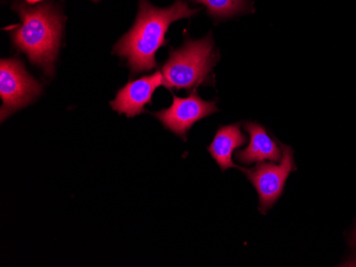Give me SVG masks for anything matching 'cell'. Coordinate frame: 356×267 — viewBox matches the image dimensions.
<instances>
[{
    "instance_id": "obj_6",
    "label": "cell",
    "mask_w": 356,
    "mask_h": 267,
    "mask_svg": "<svg viewBox=\"0 0 356 267\" xmlns=\"http://www.w3.org/2000/svg\"><path fill=\"white\" fill-rule=\"evenodd\" d=\"M218 111L219 109L215 101H203L194 89L193 93L186 98L173 95L171 107L153 113V115L165 129L186 141L187 133L194 123Z\"/></svg>"
},
{
    "instance_id": "obj_3",
    "label": "cell",
    "mask_w": 356,
    "mask_h": 267,
    "mask_svg": "<svg viewBox=\"0 0 356 267\" xmlns=\"http://www.w3.org/2000/svg\"><path fill=\"white\" fill-rule=\"evenodd\" d=\"M219 58L211 35L197 41L187 37L181 49H172L163 67V87L190 91L211 85L210 74Z\"/></svg>"
},
{
    "instance_id": "obj_8",
    "label": "cell",
    "mask_w": 356,
    "mask_h": 267,
    "mask_svg": "<svg viewBox=\"0 0 356 267\" xmlns=\"http://www.w3.org/2000/svg\"><path fill=\"white\" fill-rule=\"evenodd\" d=\"M245 129L249 132L250 143L247 148L238 151L236 155V159L240 163L252 165L265 161L279 162L281 160L283 153L279 144L269 137L264 126L248 121L245 123Z\"/></svg>"
},
{
    "instance_id": "obj_11",
    "label": "cell",
    "mask_w": 356,
    "mask_h": 267,
    "mask_svg": "<svg viewBox=\"0 0 356 267\" xmlns=\"http://www.w3.org/2000/svg\"><path fill=\"white\" fill-rule=\"evenodd\" d=\"M350 246L356 248V229L352 233L351 239H350Z\"/></svg>"
},
{
    "instance_id": "obj_5",
    "label": "cell",
    "mask_w": 356,
    "mask_h": 267,
    "mask_svg": "<svg viewBox=\"0 0 356 267\" xmlns=\"http://www.w3.org/2000/svg\"><path fill=\"white\" fill-rule=\"evenodd\" d=\"M42 92V85L26 71L19 59H3L0 62V96L1 121L12 113L35 101Z\"/></svg>"
},
{
    "instance_id": "obj_9",
    "label": "cell",
    "mask_w": 356,
    "mask_h": 267,
    "mask_svg": "<svg viewBox=\"0 0 356 267\" xmlns=\"http://www.w3.org/2000/svg\"><path fill=\"white\" fill-rule=\"evenodd\" d=\"M245 143L247 137L242 133L240 123H234L221 126L207 149L222 171L229 169H240V167L233 162V153Z\"/></svg>"
},
{
    "instance_id": "obj_13",
    "label": "cell",
    "mask_w": 356,
    "mask_h": 267,
    "mask_svg": "<svg viewBox=\"0 0 356 267\" xmlns=\"http://www.w3.org/2000/svg\"><path fill=\"white\" fill-rule=\"evenodd\" d=\"M93 1H95V3H97V1H99V0H93Z\"/></svg>"
},
{
    "instance_id": "obj_12",
    "label": "cell",
    "mask_w": 356,
    "mask_h": 267,
    "mask_svg": "<svg viewBox=\"0 0 356 267\" xmlns=\"http://www.w3.org/2000/svg\"><path fill=\"white\" fill-rule=\"evenodd\" d=\"M28 3H30V5H33V3H40V1H43V0H26Z\"/></svg>"
},
{
    "instance_id": "obj_7",
    "label": "cell",
    "mask_w": 356,
    "mask_h": 267,
    "mask_svg": "<svg viewBox=\"0 0 356 267\" xmlns=\"http://www.w3.org/2000/svg\"><path fill=\"white\" fill-rule=\"evenodd\" d=\"M160 85H163V76L160 71L129 81L119 89L117 97L110 105L120 114H125L127 117H137L145 112V105L152 103L154 92Z\"/></svg>"
},
{
    "instance_id": "obj_2",
    "label": "cell",
    "mask_w": 356,
    "mask_h": 267,
    "mask_svg": "<svg viewBox=\"0 0 356 267\" xmlns=\"http://www.w3.org/2000/svg\"><path fill=\"white\" fill-rule=\"evenodd\" d=\"M14 9L21 17V25L10 28L16 49L23 51L32 64L47 76H53L63 31L64 17L51 5L28 7L15 3Z\"/></svg>"
},
{
    "instance_id": "obj_4",
    "label": "cell",
    "mask_w": 356,
    "mask_h": 267,
    "mask_svg": "<svg viewBox=\"0 0 356 267\" xmlns=\"http://www.w3.org/2000/svg\"><path fill=\"white\" fill-rule=\"evenodd\" d=\"M281 163H257L254 169H243L240 171L247 176L250 182L257 191L259 197V211L266 214L268 210L281 198L285 189L286 181L291 173L297 171L291 147L282 144Z\"/></svg>"
},
{
    "instance_id": "obj_10",
    "label": "cell",
    "mask_w": 356,
    "mask_h": 267,
    "mask_svg": "<svg viewBox=\"0 0 356 267\" xmlns=\"http://www.w3.org/2000/svg\"><path fill=\"white\" fill-rule=\"evenodd\" d=\"M202 3L208 10L210 17L216 19H229L248 11L247 0H192Z\"/></svg>"
},
{
    "instance_id": "obj_1",
    "label": "cell",
    "mask_w": 356,
    "mask_h": 267,
    "mask_svg": "<svg viewBox=\"0 0 356 267\" xmlns=\"http://www.w3.org/2000/svg\"><path fill=\"white\" fill-rule=\"evenodd\" d=\"M197 12L199 9H191L184 0H177L165 9L154 7L147 0H140L135 24L118 42L113 53L127 60L134 75L152 71L157 67L156 53L169 43L165 35L170 25L193 17Z\"/></svg>"
}]
</instances>
